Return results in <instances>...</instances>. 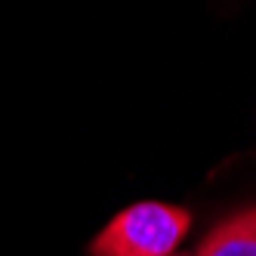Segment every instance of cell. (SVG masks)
I'll return each mask as SVG.
<instances>
[{
  "instance_id": "obj_1",
  "label": "cell",
  "mask_w": 256,
  "mask_h": 256,
  "mask_svg": "<svg viewBox=\"0 0 256 256\" xmlns=\"http://www.w3.org/2000/svg\"><path fill=\"white\" fill-rule=\"evenodd\" d=\"M188 210L160 200H139L120 210L93 238L90 256H173L188 234Z\"/></svg>"
},
{
  "instance_id": "obj_2",
  "label": "cell",
  "mask_w": 256,
  "mask_h": 256,
  "mask_svg": "<svg viewBox=\"0 0 256 256\" xmlns=\"http://www.w3.org/2000/svg\"><path fill=\"white\" fill-rule=\"evenodd\" d=\"M194 256H256V204L222 219Z\"/></svg>"
},
{
  "instance_id": "obj_3",
  "label": "cell",
  "mask_w": 256,
  "mask_h": 256,
  "mask_svg": "<svg viewBox=\"0 0 256 256\" xmlns=\"http://www.w3.org/2000/svg\"><path fill=\"white\" fill-rule=\"evenodd\" d=\"M173 256H179V253H173Z\"/></svg>"
}]
</instances>
